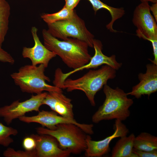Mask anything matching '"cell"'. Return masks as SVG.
Listing matches in <instances>:
<instances>
[{
    "label": "cell",
    "mask_w": 157,
    "mask_h": 157,
    "mask_svg": "<svg viewBox=\"0 0 157 157\" xmlns=\"http://www.w3.org/2000/svg\"><path fill=\"white\" fill-rule=\"evenodd\" d=\"M42 34L45 46L58 56L68 67L74 69L90 61L92 56L86 42L72 38L60 40L45 29L42 30Z\"/></svg>",
    "instance_id": "6da1fadb"
},
{
    "label": "cell",
    "mask_w": 157,
    "mask_h": 157,
    "mask_svg": "<svg viewBox=\"0 0 157 157\" xmlns=\"http://www.w3.org/2000/svg\"><path fill=\"white\" fill-rule=\"evenodd\" d=\"M103 91L105 99L92 115V122L97 124L103 120L115 119L122 121L129 117V108L133 101L127 97L126 93L119 88L113 89L107 84L104 86Z\"/></svg>",
    "instance_id": "7a4b0ae2"
},
{
    "label": "cell",
    "mask_w": 157,
    "mask_h": 157,
    "mask_svg": "<svg viewBox=\"0 0 157 157\" xmlns=\"http://www.w3.org/2000/svg\"><path fill=\"white\" fill-rule=\"evenodd\" d=\"M116 70L107 65L97 70H90L82 76L72 79L67 78L60 86L59 88L66 89L68 92L78 90L84 92L91 105H96L95 96L97 93L108 80L116 76Z\"/></svg>",
    "instance_id": "3957f363"
},
{
    "label": "cell",
    "mask_w": 157,
    "mask_h": 157,
    "mask_svg": "<svg viewBox=\"0 0 157 157\" xmlns=\"http://www.w3.org/2000/svg\"><path fill=\"white\" fill-rule=\"evenodd\" d=\"M45 67L42 64L39 66L26 65L21 67L17 72L10 76L15 84L23 92L29 93H41L44 91L48 92H63L62 89L47 84L49 78L45 75Z\"/></svg>",
    "instance_id": "277c9868"
},
{
    "label": "cell",
    "mask_w": 157,
    "mask_h": 157,
    "mask_svg": "<svg viewBox=\"0 0 157 157\" xmlns=\"http://www.w3.org/2000/svg\"><path fill=\"white\" fill-rule=\"evenodd\" d=\"M35 129L38 134L48 135L55 138L60 148L68 151L71 154H79L86 148L87 134L74 124H59L53 130L43 127H36Z\"/></svg>",
    "instance_id": "5b68a950"
},
{
    "label": "cell",
    "mask_w": 157,
    "mask_h": 157,
    "mask_svg": "<svg viewBox=\"0 0 157 157\" xmlns=\"http://www.w3.org/2000/svg\"><path fill=\"white\" fill-rule=\"evenodd\" d=\"M48 32L56 38L65 40L68 38L76 39L93 47L94 35L87 29L83 20L76 14L70 19L47 24Z\"/></svg>",
    "instance_id": "8992f818"
},
{
    "label": "cell",
    "mask_w": 157,
    "mask_h": 157,
    "mask_svg": "<svg viewBox=\"0 0 157 157\" xmlns=\"http://www.w3.org/2000/svg\"><path fill=\"white\" fill-rule=\"evenodd\" d=\"M47 94L44 92L32 95L25 101L20 102L17 100L9 105L0 107V117L3 118L6 124L9 125L13 120L25 115L27 113L39 112Z\"/></svg>",
    "instance_id": "52a82bcc"
},
{
    "label": "cell",
    "mask_w": 157,
    "mask_h": 157,
    "mask_svg": "<svg viewBox=\"0 0 157 157\" xmlns=\"http://www.w3.org/2000/svg\"><path fill=\"white\" fill-rule=\"evenodd\" d=\"M21 121L27 123H36L41 125L43 127L51 130L54 129L58 124L62 123H72L81 128L87 134L94 133L93 125L92 124H81L78 122L74 119H70L61 115L59 116L56 112L52 111L42 110L38 114L33 116L25 115L18 118Z\"/></svg>",
    "instance_id": "ba28073f"
},
{
    "label": "cell",
    "mask_w": 157,
    "mask_h": 157,
    "mask_svg": "<svg viewBox=\"0 0 157 157\" xmlns=\"http://www.w3.org/2000/svg\"><path fill=\"white\" fill-rule=\"evenodd\" d=\"M135 8L132 22L137 28L136 35L139 38L157 39V25L151 15L148 2L141 1Z\"/></svg>",
    "instance_id": "9c48e42d"
},
{
    "label": "cell",
    "mask_w": 157,
    "mask_h": 157,
    "mask_svg": "<svg viewBox=\"0 0 157 157\" xmlns=\"http://www.w3.org/2000/svg\"><path fill=\"white\" fill-rule=\"evenodd\" d=\"M115 131L112 135L101 140H92L89 135H87L86 139L87 147L85 155L87 157H101L110 151L109 145L114 139L126 136L129 130L126 126L121 121L115 119L114 125Z\"/></svg>",
    "instance_id": "30bf717a"
},
{
    "label": "cell",
    "mask_w": 157,
    "mask_h": 157,
    "mask_svg": "<svg viewBox=\"0 0 157 157\" xmlns=\"http://www.w3.org/2000/svg\"><path fill=\"white\" fill-rule=\"evenodd\" d=\"M38 30L35 26L32 27L31 32L34 45L32 47H23L22 55L23 58L29 59L32 65L42 64L46 68L47 67L50 61L56 55L42 44L37 35Z\"/></svg>",
    "instance_id": "8fae6325"
},
{
    "label": "cell",
    "mask_w": 157,
    "mask_h": 157,
    "mask_svg": "<svg viewBox=\"0 0 157 157\" xmlns=\"http://www.w3.org/2000/svg\"><path fill=\"white\" fill-rule=\"evenodd\" d=\"M145 73L138 75L139 82L133 86L131 91L126 93L127 95L133 96L137 99L142 95H150L157 91V65L153 63L146 65Z\"/></svg>",
    "instance_id": "7c38bea8"
},
{
    "label": "cell",
    "mask_w": 157,
    "mask_h": 157,
    "mask_svg": "<svg viewBox=\"0 0 157 157\" xmlns=\"http://www.w3.org/2000/svg\"><path fill=\"white\" fill-rule=\"evenodd\" d=\"M36 143V157H68L71 154L61 148L56 139L47 134H31Z\"/></svg>",
    "instance_id": "4fadbf2b"
},
{
    "label": "cell",
    "mask_w": 157,
    "mask_h": 157,
    "mask_svg": "<svg viewBox=\"0 0 157 157\" xmlns=\"http://www.w3.org/2000/svg\"><path fill=\"white\" fill-rule=\"evenodd\" d=\"M72 100L65 95L63 92H47L43 105L48 106L51 110L64 117L74 119Z\"/></svg>",
    "instance_id": "5bb4252c"
},
{
    "label": "cell",
    "mask_w": 157,
    "mask_h": 157,
    "mask_svg": "<svg viewBox=\"0 0 157 157\" xmlns=\"http://www.w3.org/2000/svg\"><path fill=\"white\" fill-rule=\"evenodd\" d=\"M102 43L100 40L94 39L93 41V47L95 51L94 56L92 57L88 63L69 72V74L72 75L75 72L85 69H95L105 64L110 66L115 70L119 69L122 66V63L118 62L116 60V56L114 55L110 57L104 55L102 51Z\"/></svg>",
    "instance_id": "9a60e30c"
},
{
    "label": "cell",
    "mask_w": 157,
    "mask_h": 157,
    "mask_svg": "<svg viewBox=\"0 0 157 157\" xmlns=\"http://www.w3.org/2000/svg\"><path fill=\"white\" fill-rule=\"evenodd\" d=\"M135 136L133 133L122 137L117 142L111 151L112 157H138L133 152Z\"/></svg>",
    "instance_id": "2e32d148"
},
{
    "label": "cell",
    "mask_w": 157,
    "mask_h": 157,
    "mask_svg": "<svg viewBox=\"0 0 157 157\" xmlns=\"http://www.w3.org/2000/svg\"><path fill=\"white\" fill-rule=\"evenodd\" d=\"M92 4L95 13L99 10L104 8L108 10L111 16V21L106 26L108 29L112 32H116L113 26L115 21L122 17L125 14V10L123 8H116L109 6L102 2L100 0H88Z\"/></svg>",
    "instance_id": "e0dca14e"
},
{
    "label": "cell",
    "mask_w": 157,
    "mask_h": 157,
    "mask_svg": "<svg viewBox=\"0 0 157 157\" xmlns=\"http://www.w3.org/2000/svg\"><path fill=\"white\" fill-rule=\"evenodd\" d=\"M133 148L140 151H151L157 149V137L147 132H142L135 137Z\"/></svg>",
    "instance_id": "ac0fdd59"
},
{
    "label": "cell",
    "mask_w": 157,
    "mask_h": 157,
    "mask_svg": "<svg viewBox=\"0 0 157 157\" xmlns=\"http://www.w3.org/2000/svg\"><path fill=\"white\" fill-rule=\"evenodd\" d=\"M10 7L6 0H0V47L8 29Z\"/></svg>",
    "instance_id": "d6986e66"
},
{
    "label": "cell",
    "mask_w": 157,
    "mask_h": 157,
    "mask_svg": "<svg viewBox=\"0 0 157 157\" xmlns=\"http://www.w3.org/2000/svg\"><path fill=\"white\" fill-rule=\"evenodd\" d=\"M76 14L74 10H70L64 6L62 9L57 12L52 14L43 13L41 17L48 24L59 21L70 19Z\"/></svg>",
    "instance_id": "ffe728a7"
},
{
    "label": "cell",
    "mask_w": 157,
    "mask_h": 157,
    "mask_svg": "<svg viewBox=\"0 0 157 157\" xmlns=\"http://www.w3.org/2000/svg\"><path fill=\"white\" fill-rule=\"evenodd\" d=\"M18 130L12 127L5 126L0 122V145L8 147L14 142L11 135L15 136L18 133Z\"/></svg>",
    "instance_id": "44dd1931"
},
{
    "label": "cell",
    "mask_w": 157,
    "mask_h": 157,
    "mask_svg": "<svg viewBox=\"0 0 157 157\" xmlns=\"http://www.w3.org/2000/svg\"><path fill=\"white\" fill-rule=\"evenodd\" d=\"M5 157H36L35 149L31 150H16L13 148H8L3 153Z\"/></svg>",
    "instance_id": "7402d4cb"
},
{
    "label": "cell",
    "mask_w": 157,
    "mask_h": 157,
    "mask_svg": "<svg viewBox=\"0 0 157 157\" xmlns=\"http://www.w3.org/2000/svg\"><path fill=\"white\" fill-rule=\"evenodd\" d=\"M22 145L25 150L31 151L35 149L36 143L34 139L30 136L24 138L22 141Z\"/></svg>",
    "instance_id": "603a6c76"
},
{
    "label": "cell",
    "mask_w": 157,
    "mask_h": 157,
    "mask_svg": "<svg viewBox=\"0 0 157 157\" xmlns=\"http://www.w3.org/2000/svg\"><path fill=\"white\" fill-rule=\"evenodd\" d=\"M0 61L13 64L15 63V60L10 54L0 47Z\"/></svg>",
    "instance_id": "cb8c5ba5"
},
{
    "label": "cell",
    "mask_w": 157,
    "mask_h": 157,
    "mask_svg": "<svg viewBox=\"0 0 157 157\" xmlns=\"http://www.w3.org/2000/svg\"><path fill=\"white\" fill-rule=\"evenodd\" d=\"M133 152L136 154L138 157H156L157 149L151 151H142L133 148Z\"/></svg>",
    "instance_id": "d4e9b609"
},
{
    "label": "cell",
    "mask_w": 157,
    "mask_h": 157,
    "mask_svg": "<svg viewBox=\"0 0 157 157\" xmlns=\"http://www.w3.org/2000/svg\"><path fill=\"white\" fill-rule=\"evenodd\" d=\"M81 0H65V6L67 8L72 10H74Z\"/></svg>",
    "instance_id": "484cf974"
},
{
    "label": "cell",
    "mask_w": 157,
    "mask_h": 157,
    "mask_svg": "<svg viewBox=\"0 0 157 157\" xmlns=\"http://www.w3.org/2000/svg\"><path fill=\"white\" fill-rule=\"evenodd\" d=\"M150 10H151L154 16V19L157 22V3H153L151 6H150Z\"/></svg>",
    "instance_id": "4316f807"
},
{
    "label": "cell",
    "mask_w": 157,
    "mask_h": 157,
    "mask_svg": "<svg viewBox=\"0 0 157 157\" xmlns=\"http://www.w3.org/2000/svg\"><path fill=\"white\" fill-rule=\"evenodd\" d=\"M141 1H147L153 3H157V0H140Z\"/></svg>",
    "instance_id": "83f0119b"
}]
</instances>
